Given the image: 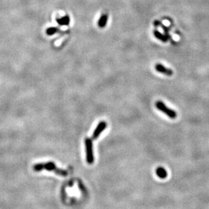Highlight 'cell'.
<instances>
[{
    "label": "cell",
    "mask_w": 209,
    "mask_h": 209,
    "mask_svg": "<svg viewBox=\"0 0 209 209\" xmlns=\"http://www.w3.org/2000/svg\"><path fill=\"white\" fill-rule=\"evenodd\" d=\"M43 169L54 171L56 174L62 176H67L68 175V172L67 171L57 168L55 164L52 162H49L47 163H38L33 166V170L35 171H40Z\"/></svg>",
    "instance_id": "1"
},
{
    "label": "cell",
    "mask_w": 209,
    "mask_h": 209,
    "mask_svg": "<svg viewBox=\"0 0 209 209\" xmlns=\"http://www.w3.org/2000/svg\"><path fill=\"white\" fill-rule=\"evenodd\" d=\"M155 106H156V107H157V108L160 111H161L163 113H165V114H167V115L169 117V118L174 119V118L177 117V113H176L175 110L168 108L167 106L165 104H164L162 101H160V100L157 101V102H156Z\"/></svg>",
    "instance_id": "2"
},
{
    "label": "cell",
    "mask_w": 209,
    "mask_h": 209,
    "mask_svg": "<svg viewBox=\"0 0 209 209\" xmlns=\"http://www.w3.org/2000/svg\"><path fill=\"white\" fill-rule=\"evenodd\" d=\"M85 149H86V159L89 165H92L94 161L93 151V143L90 138L85 139Z\"/></svg>",
    "instance_id": "3"
},
{
    "label": "cell",
    "mask_w": 209,
    "mask_h": 209,
    "mask_svg": "<svg viewBox=\"0 0 209 209\" xmlns=\"http://www.w3.org/2000/svg\"><path fill=\"white\" fill-rule=\"evenodd\" d=\"M154 68L156 70V71H157L158 72L164 74L165 75L167 76H172L173 74V70H171V68H167L166 67L164 66L161 63H157L156 64Z\"/></svg>",
    "instance_id": "4"
},
{
    "label": "cell",
    "mask_w": 209,
    "mask_h": 209,
    "mask_svg": "<svg viewBox=\"0 0 209 209\" xmlns=\"http://www.w3.org/2000/svg\"><path fill=\"white\" fill-rule=\"evenodd\" d=\"M106 126H107V124H106V122L105 121H101L99 122V124L97 125V127L96 128V129L94 130V132L93 133V136H92V138L93 139H96L98 137L100 136V133L104 132V130L106 129Z\"/></svg>",
    "instance_id": "5"
},
{
    "label": "cell",
    "mask_w": 209,
    "mask_h": 209,
    "mask_svg": "<svg viewBox=\"0 0 209 209\" xmlns=\"http://www.w3.org/2000/svg\"><path fill=\"white\" fill-rule=\"evenodd\" d=\"M108 15L107 14H103L98 20L97 25L100 28H104L106 25V24L108 22Z\"/></svg>",
    "instance_id": "6"
},
{
    "label": "cell",
    "mask_w": 209,
    "mask_h": 209,
    "mask_svg": "<svg viewBox=\"0 0 209 209\" xmlns=\"http://www.w3.org/2000/svg\"><path fill=\"white\" fill-rule=\"evenodd\" d=\"M153 34H154V35L156 38L162 41V42H165V43L167 42V41L169 40V38H168L166 35L162 34L161 32H159L158 30H154L153 31Z\"/></svg>",
    "instance_id": "7"
},
{
    "label": "cell",
    "mask_w": 209,
    "mask_h": 209,
    "mask_svg": "<svg viewBox=\"0 0 209 209\" xmlns=\"http://www.w3.org/2000/svg\"><path fill=\"white\" fill-rule=\"evenodd\" d=\"M158 177L161 179H165L167 177V172L163 167H158L156 171Z\"/></svg>",
    "instance_id": "8"
},
{
    "label": "cell",
    "mask_w": 209,
    "mask_h": 209,
    "mask_svg": "<svg viewBox=\"0 0 209 209\" xmlns=\"http://www.w3.org/2000/svg\"><path fill=\"white\" fill-rule=\"evenodd\" d=\"M57 21L60 24H68L70 22V18H68V16H66V17L62 19L57 20Z\"/></svg>",
    "instance_id": "9"
},
{
    "label": "cell",
    "mask_w": 209,
    "mask_h": 209,
    "mask_svg": "<svg viewBox=\"0 0 209 209\" xmlns=\"http://www.w3.org/2000/svg\"><path fill=\"white\" fill-rule=\"evenodd\" d=\"M56 31V29L55 28H49V29L47 31V33L48 35H53V34H54L55 32Z\"/></svg>",
    "instance_id": "10"
}]
</instances>
